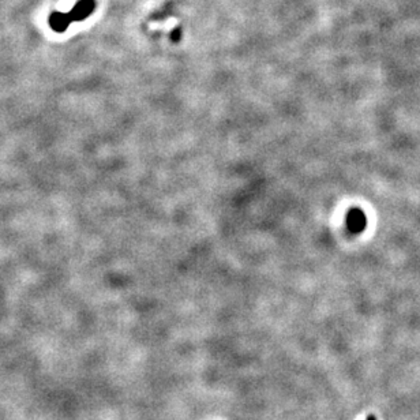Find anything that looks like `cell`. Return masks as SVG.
Here are the masks:
<instances>
[{
	"instance_id": "1",
	"label": "cell",
	"mask_w": 420,
	"mask_h": 420,
	"mask_svg": "<svg viewBox=\"0 0 420 420\" xmlns=\"http://www.w3.org/2000/svg\"><path fill=\"white\" fill-rule=\"evenodd\" d=\"M94 0H80L70 12L73 21H84L94 10Z\"/></svg>"
},
{
	"instance_id": "2",
	"label": "cell",
	"mask_w": 420,
	"mask_h": 420,
	"mask_svg": "<svg viewBox=\"0 0 420 420\" xmlns=\"http://www.w3.org/2000/svg\"><path fill=\"white\" fill-rule=\"evenodd\" d=\"M73 18L70 12H52L49 16V25L55 32H65L71 23Z\"/></svg>"
},
{
	"instance_id": "3",
	"label": "cell",
	"mask_w": 420,
	"mask_h": 420,
	"mask_svg": "<svg viewBox=\"0 0 420 420\" xmlns=\"http://www.w3.org/2000/svg\"><path fill=\"white\" fill-rule=\"evenodd\" d=\"M367 420H377V418H375V417H373V415H371V417H368V419Z\"/></svg>"
}]
</instances>
